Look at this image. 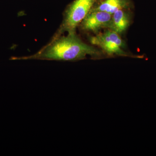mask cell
<instances>
[{"label": "cell", "mask_w": 156, "mask_h": 156, "mask_svg": "<svg viewBox=\"0 0 156 156\" xmlns=\"http://www.w3.org/2000/svg\"><path fill=\"white\" fill-rule=\"evenodd\" d=\"M101 54V51L84 43L75 32H73L66 36L56 37L38 53L22 58L76 61L84 59L87 56H97Z\"/></svg>", "instance_id": "cell-1"}, {"label": "cell", "mask_w": 156, "mask_h": 156, "mask_svg": "<svg viewBox=\"0 0 156 156\" xmlns=\"http://www.w3.org/2000/svg\"><path fill=\"white\" fill-rule=\"evenodd\" d=\"M97 0H75L66 12L60 32H75L80 23Z\"/></svg>", "instance_id": "cell-2"}, {"label": "cell", "mask_w": 156, "mask_h": 156, "mask_svg": "<svg viewBox=\"0 0 156 156\" xmlns=\"http://www.w3.org/2000/svg\"><path fill=\"white\" fill-rule=\"evenodd\" d=\"M90 41L91 44L100 47L108 55L128 56V53L122 50L126 47L125 42L119 34L110 30L103 33L97 34L91 37Z\"/></svg>", "instance_id": "cell-3"}, {"label": "cell", "mask_w": 156, "mask_h": 156, "mask_svg": "<svg viewBox=\"0 0 156 156\" xmlns=\"http://www.w3.org/2000/svg\"><path fill=\"white\" fill-rule=\"evenodd\" d=\"M112 15L105 11L91 10L81 23L83 30L99 33L101 30L108 29Z\"/></svg>", "instance_id": "cell-4"}, {"label": "cell", "mask_w": 156, "mask_h": 156, "mask_svg": "<svg viewBox=\"0 0 156 156\" xmlns=\"http://www.w3.org/2000/svg\"><path fill=\"white\" fill-rule=\"evenodd\" d=\"M131 21V15L128 12L125 10H119L112 15L108 29L120 34L126 31Z\"/></svg>", "instance_id": "cell-5"}, {"label": "cell", "mask_w": 156, "mask_h": 156, "mask_svg": "<svg viewBox=\"0 0 156 156\" xmlns=\"http://www.w3.org/2000/svg\"><path fill=\"white\" fill-rule=\"evenodd\" d=\"M128 0H104L98 5L91 10L105 11L112 15L116 11L125 10L129 7Z\"/></svg>", "instance_id": "cell-6"}]
</instances>
